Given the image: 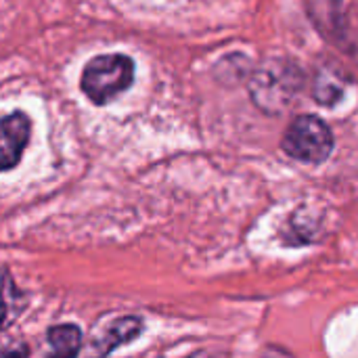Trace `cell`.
Returning <instances> with one entry per match:
<instances>
[{
	"label": "cell",
	"mask_w": 358,
	"mask_h": 358,
	"mask_svg": "<svg viewBox=\"0 0 358 358\" xmlns=\"http://www.w3.org/2000/svg\"><path fill=\"white\" fill-rule=\"evenodd\" d=\"M283 151L304 164H321L334 151V132L319 115H298L285 136Z\"/></svg>",
	"instance_id": "3"
},
{
	"label": "cell",
	"mask_w": 358,
	"mask_h": 358,
	"mask_svg": "<svg viewBox=\"0 0 358 358\" xmlns=\"http://www.w3.org/2000/svg\"><path fill=\"white\" fill-rule=\"evenodd\" d=\"M134 82V61L128 55H99L84 65L80 86L94 105H107Z\"/></svg>",
	"instance_id": "1"
},
{
	"label": "cell",
	"mask_w": 358,
	"mask_h": 358,
	"mask_svg": "<svg viewBox=\"0 0 358 358\" xmlns=\"http://www.w3.org/2000/svg\"><path fill=\"white\" fill-rule=\"evenodd\" d=\"M31 136V122L25 113L15 111L0 117V172L13 170Z\"/></svg>",
	"instance_id": "4"
},
{
	"label": "cell",
	"mask_w": 358,
	"mask_h": 358,
	"mask_svg": "<svg viewBox=\"0 0 358 358\" xmlns=\"http://www.w3.org/2000/svg\"><path fill=\"white\" fill-rule=\"evenodd\" d=\"M302 88V71L287 61H273L262 67L252 80L254 103L268 111L279 113Z\"/></svg>",
	"instance_id": "2"
},
{
	"label": "cell",
	"mask_w": 358,
	"mask_h": 358,
	"mask_svg": "<svg viewBox=\"0 0 358 358\" xmlns=\"http://www.w3.org/2000/svg\"><path fill=\"white\" fill-rule=\"evenodd\" d=\"M48 344L59 357H73L82 346V331L76 325H57L48 329Z\"/></svg>",
	"instance_id": "7"
},
{
	"label": "cell",
	"mask_w": 358,
	"mask_h": 358,
	"mask_svg": "<svg viewBox=\"0 0 358 358\" xmlns=\"http://www.w3.org/2000/svg\"><path fill=\"white\" fill-rule=\"evenodd\" d=\"M141 331H143V321L141 319H136V317H124V319L115 321L111 325V329H107V334L99 340L96 352H101V355L113 352L117 346L128 344L130 340H134Z\"/></svg>",
	"instance_id": "6"
},
{
	"label": "cell",
	"mask_w": 358,
	"mask_h": 358,
	"mask_svg": "<svg viewBox=\"0 0 358 358\" xmlns=\"http://www.w3.org/2000/svg\"><path fill=\"white\" fill-rule=\"evenodd\" d=\"M344 94V84L340 80V71L321 69L315 80V99L323 105H336Z\"/></svg>",
	"instance_id": "8"
},
{
	"label": "cell",
	"mask_w": 358,
	"mask_h": 358,
	"mask_svg": "<svg viewBox=\"0 0 358 358\" xmlns=\"http://www.w3.org/2000/svg\"><path fill=\"white\" fill-rule=\"evenodd\" d=\"M25 308V296L15 287L8 273L0 277V331L10 327Z\"/></svg>",
	"instance_id": "5"
}]
</instances>
